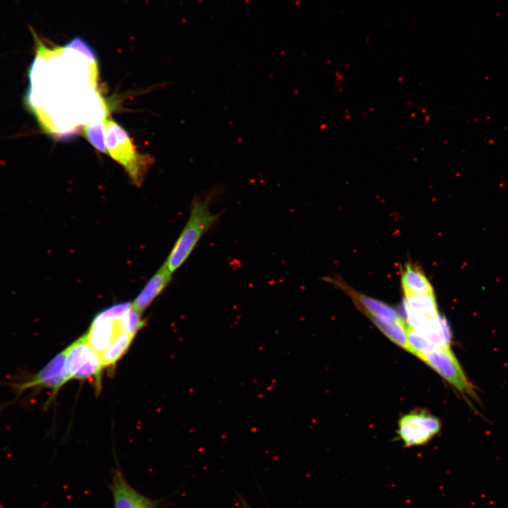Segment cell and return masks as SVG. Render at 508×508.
<instances>
[{
	"label": "cell",
	"instance_id": "2e32d148",
	"mask_svg": "<svg viewBox=\"0 0 508 508\" xmlns=\"http://www.w3.org/2000/svg\"><path fill=\"white\" fill-rule=\"evenodd\" d=\"M245 508H248V507H245Z\"/></svg>",
	"mask_w": 508,
	"mask_h": 508
},
{
	"label": "cell",
	"instance_id": "9c48e42d",
	"mask_svg": "<svg viewBox=\"0 0 508 508\" xmlns=\"http://www.w3.org/2000/svg\"><path fill=\"white\" fill-rule=\"evenodd\" d=\"M171 277L172 272L164 262L132 302L133 308L142 314L165 289Z\"/></svg>",
	"mask_w": 508,
	"mask_h": 508
},
{
	"label": "cell",
	"instance_id": "9a60e30c",
	"mask_svg": "<svg viewBox=\"0 0 508 508\" xmlns=\"http://www.w3.org/2000/svg\"><path fill=\"white\" fill-rule=\"evenodd\" d=\"M83 133L85 138L95 148L102 152L107 153L103 120L86 125Z\"/></svg>",
	"mask_w": 508,
	"mask_h": 508
},
{
	"label": "cell",
	"instance_id": "7a4b0ae2",
	"mask_svg": "<svg viewBox=\"0 0 508 508\" xmlns=\"http://www.w3.org/2000/svg\"><path fill=\"white\" fill-rule=\"evenodd\" d=\"M66 351H60L52 358L42 369L34 373H23L16 375L7 382H0L6 385L16 394L13 401L30 391L32 396L35 392L44 389L51 391L44 407H48L56 399L59 391L70 380L65 368Z\"/></svg>",
	"mask_w": 508,
	"mask_h": 508
},
{
	"label": "cell",
	"instance_id": "8992f818",
	"mask_svg": "<svg viewBox=\"0 0 508 508\" xmlns=\"http://www.w3.org/2000/svg\"><path fill=\"white\" fill-rule=\"evenodd\" d=\"M440 428L437 418L425 410H416L399 419L397 433L406 446H418L429 442Z\"/></svg>",
	"mask_w": 508,
	"mask_h": 508
},
{
	"label": "cell",
	"instance_id": "7c38bea8",
	"mask_svg": "<svg viewBox=\"0 0 508 508\" xmlns=\"http://www.w3.org/2000/svg\"><path fill=\"white\" fill-rule=\"evenodd\" d=\"M134 336L128 330L121 332L100 356L104 368H113L128 349Z\"/></svg>",
	"mask_w": 508,
	"mask_h": 508
},
{
	"label": "cell",
	"instance_id": "52a82bcc",
	"mask_svg": "<svg viewBox=\"0 0 508 508\" xmlns=\"http://www.w3.org/2000/svg\"><path fill=\"white\" fill-rule=\"evenodd\" d=\"M110 488L114 508H157V502L134 489L119 469L113 471Z\"/></svg>",
	"mask_w": 508,
	"mask_h": 508
},
{
	"label": "cell",
	"instance_id": "4fadbf2b",
	"mask_svg": "<svg viewBox=\"0 0 508 508\" xmlns=\"http://www.w3.org/2000/svg\"><path fill=\"white\" fill-rule=\"evenodd\" d=\"M405 312L435 318L440 315L433 295L407 296L404 299Z\"/></svg>",
	"mask_w": 508,
	"mask_h": 508
},
{
	"label": "cell",
	"instance_id": "3957f363",
	"mask_svg": "<svg viewBox=\"0 0 508 508\" xmlns=\"http://www.w3.org/2000/svg\"><path fill=\"white\" fill-rule=\"evenodd\" d=\"M103 123L107 154L123 167L134 184L140 186L152 157L139 153L127 131L116 121L105 117Z\"/></svg>",
	"mask_w": 508,
	"mask_h": 508
},
{
	"label": "cell",
	"instance_id": "30bf717a",
	"mask_svg": "<svg viewBox=\"0 0 508 508\" xmlns=\"http://www.w3.org/2000/svg\"><path fill=\"white\" fill-rule=\"evenodd\" d=\"M401 282L404 296L435 294L423 271L411 263H407L402 270Z\"/></svg>",
	"mask_w": 508,
	"mask_h": 508
},
{
	"label": "cell",
	"instance_id": "6da1fadb",
	"mask_svg": "<svg viewBox=\"0 0 508 508\" xmlns=\"http://www.w3.org/2000/svg\"><path fill=\"white\" fill-rule=\"evenodd\" d=\"M221 189V186H215L193 197L186 224L164 262L172 273L183 264L202 236L218 221L219 214L212 212L211 207Z\"/></svg>",
	"mask_w": 508,
	"mask_h": 508
},
{
	"label": "cell",
	"instance_id": "5bb4252c",
	"mask_svg": "<svg viewBox=\"0 0 508 508\" xmlns=\"http://www.w3.org/2000/svg\"><path fill=\"white\" fill-rule=\"evenodd\" d=\"M407 339L409 352L416 356L428 353L437 349L423 334L414 329L407 327Z\"/></svg>",
	"mask_w": 508,
	"mask_h": 508
},
{
	"label": "cell",
	"instance_id": "5b68a950",
	"mask_svg": "<svg viewBox=\"0 0 508 508\" xmlns=\"http://www.w3.org/2000/svg\"><path fill=\"white\" fill-rule=\"evenodd\" d=\"M459 392L477 399V394L464 373L450 346L438 348L435 351L417 356Z\"/></svg>",
	"mask_w": 508,
	"mask_h": 508
},
{
	"label": "cell",
	"instance_id": "8fae6325",
	"mask_svg": "<svg viewBox=\"0 0 508 508\" xmlns=\"http://www.w3.org/2000/svg\"><path fill=\"white\" fill-rule=\"evenodd\" d=\"M368 318L392 341L409 351L407 339V324L404 320H397L381 315L363 313Z\"/></svg>",
	"mask_w": 508,
	"mask_h": 508
},
{
	"label": "cell",
	"instance_id": "277c9868",
	"mask_svg": "<svg viewBox=\"0 0 508 508\" xmlns=\"http://www.w3.org/2000/svg\"><path fill=\"white\" fill-rule=\"evenodd\" d=\"M65 368L69 379L87 380L101 389L104 368L100 356L88 343L85 334L65 349Z\"/></svg>",
	"mask_w": 508,
	"mask_h": 508
},
{
	"label": "cell",
	"instance_id": "ba28073f",
	"mask_svg": "<svg viewBox=\"0 0 508 508\" xmlns=\"http://www.w3.org/2000/svg\"><path fill=\"white\" fill-rule=\"evenodd\" d=\"M324 280L345 292L354 303L355 306L362 313H368L375 315H381L397 320H403L397 310L391 306L353 289L341 277L331 278L326 277Z\"/></svg>",
	"mask_w": 508,
	"mask_h": 508
}]
</instances>
